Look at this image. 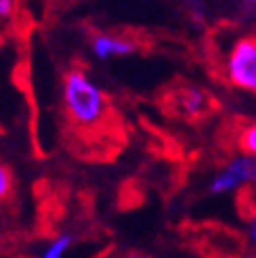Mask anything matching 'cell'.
<instances>
[{
	"label": "cell",
	"mask_w": 256,
	"mask_h": 258,
	"mask_svg": "<svg viewBox=\"0 0 256 258\" xmlns=\"http://www.w3.org/2000/svg\"><path fill=\"white\" fill-rule=\"evenodd\" d=\"M235 145L244 156H250L256 160V122L239 126V131L235 135Z\"/></svg>",
	"instance_id": "cell-6"
},
{
	"label": "cell",
	"mask_w": 256,
	"mask_h": 258,
	"mask_svg": "<svg viewBox=\"0 0 256 258\" xmlns=\"http://www.w3.org/2000/svg\"><path fill=\"white\" fill-rule=\"evenodd\" d=\"M227 82L256 95V34H244L229 46L225 57Z\"/></svg>",
	"instance_id": "cell-2"
},
{
	"label": "cell",
	"mask_w": 256,
	"mask_h": 258,
	"mask_svg": "<svg viewBox=\"0 0 256 258\" xmlns=\"http://www.w3.org/2000/svg\"><path fill=\"white\" fill-rule=\"evenodd\" d=\"M5 239V223H3V218H0V241Z\"/></svg>",
	"instance_id": "cell-14"
},
{
	"label": "cell",
	"mask_w": 256,
	"mask_h": 258,
	"mask_svg": "<svg viewBox=\"0 0 256 258\" xmlns=\"http://www.w3.org/2000/svg\"><path fill=\"white\" fill-rule=\"evenodd\" d=\"M13 191H15V178L9 166L0 164V204H7L13 198Z\"/></svg>",
	"instance_id": "cell-8"
},
{
	"label": "cell",
	"mask_w": 256,
	"mask_h": 258,
	"mask_svg": "<svg viewBox=\"0 0 256 258\" xmlns=\"http://www.w3.org/2000/svg\"><path fill=\"white\" fill-rule=\"evenodd\" d=\"M246 223H248V237H250V241L256 246V212L246 218Z\"/></svg>",
	"instance_id": "cell-10"
},
{
	"label": "cell",
	"mask_w": 256,
	"mask_h": 258,
	"mask_svg": "<svg viewBox=\"0 0 256 258\" xmlns=\"http://www.w3.org/2000/svg\"><path fill=\"white\" fill-rule=\"evenodd\" d=\"M63 109L72 126L82 133H99L107 126L109 101L82 70H70L63 78Z\"/></svg>",
	"instance_id": "cell-1"
},
{
	"label": "cell",
	"mask_w": 256,
	"mask_h": 258,
	"mask_svg": "<svg viewBox=\"0 0 256 258\" xmlns=\"http://www.w3.org/2000/svg\"><path fill=\"white\" fill-rule=\"evenodd\" d=\"M168 105L172 107L174 115L185 120H202L206 115L212 113L214 109V101L212 97L202 90L200 86L187 84V86H178L168 95Z\"/></svg>",
	"instance_id": "cell-3"
},
{
	"label": "cell",
	"mask_w": 256,
	"mask_h": 258,
	"mask_svg": "<svg viewBox=\"0 0 256 258\" xmlns=\"http://www.w3.org/2000/svg\"><path fill=\"white\" fill-rule=\"evenodd\" d=\"M122 258H149V256L143 254V252H128V254H124Z\"/></svg>",
	"instance_id": "cell-13"
},
{
	"label": "cell",
	"mask_w": 256,
	"mask_h": 258,
	"mask_svg": "<svg viewBox=\"0 0 256 258\" xmlns=\"http://www.w3.org/2000/svg\"><path fill=\"white\" fill-rule=\"evenodd\" d=\"M74 237L70 233H59L57 237H53L48 241V246L42 250V254L38 258H63L66 256V252L70 250Z\"/></svg>",
	"instance_id": "cell-7"
},
{
	"label": "cell",
	"mask_w": 256,
	"mask_h": 258,
	"mask_svg": "<svg viewBox=\"0 0 256 258\" xmlns=\"http://www.w3.org/2000/svg\"><path fill=\"white\" fill-rule=\"evenodd\" d=\"M187 7L191 9V15L194 17H204V7H202V0H185Z\"/></svg>",
	"instance_id": "cell-11"
},
{
	"label": "cell",
	"mask_w": 256,
	"mask_h": 258,
	"mask_svg": "<svg viewBox=\"0 0 256 258\" xmlns=\"http://www.w3.org/2000/svg\"><path fill=\"white\" fill-rule=\"evenodd\" d=\"M91 48L97 59H109V57H126L137 50V42L126 36L116 34H95L91 40Z\"/></svg>",
	"instance_id": "cell-5"
},
{
	"label": "cell",
	"mask_w": 256,
	"mask_h": 258,
	"mask_svg": "<svg viewBox=\"0 0 256 258\" xmlns=\"http://www.w3.org/2000/svg\"><path fill=\"white\" fill-rule=\"evenodd\" d=\"M15 3L17 0H0V21H9L15 13Z\"/></svg>",
	"instance_id": "cell-9"
},
{
	"label": "cell",
	"mask_w": 256,
	"mask_h": 258,
	"mask_svg": "<svg viewBox=\"0 0 256 258\" xmlns=\"http://www.w3.org/2000/svg\"><path fill=\"white\" fill-rule=\"evenodd\" d=\"M241 9H246V11H256V0H241Z\"/></svg>",
	"instance_id": "cell-12"
},
{
	"label": "cell",
	"mask_w": 256,
	"mask_h": 258,
	"mask_svg": "<svg viewBox=\"0 0 256 258\" xmlns=\"http://www.w3.org/2000/svg\"><path fill=\"white\" fill-rule=\"evenodd\" d=\"M244 185H256V160L241 153L229 160L219 174H214L210 180V193H227Z\"/></svg>",
	"instance_id": "cell-4"
}]
</instances>
